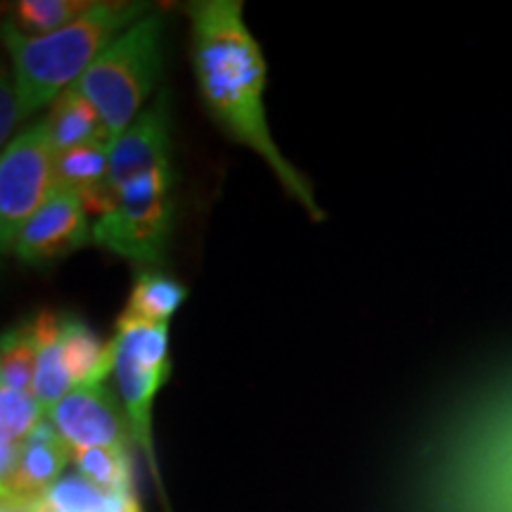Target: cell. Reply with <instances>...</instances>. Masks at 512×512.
<instances>
[{"instance_id": "cell-1", "label": "cell", "mask_w": 512, "mask_h": 512, "mask_svg": "<svg viewBox=\"0 0 512 512\" xmlns=\"http://www.w3.org/2000/svg\"><path fill=\"white\" fill-rule=\"evenodd\" d=\"M190 19V67L204 110L226 136L261 157L275 181L313 221L325 211L309 178L283 155L266 114L268 64L245 22L242 0H195Z\"/></svg>"}, {"instance_id": "cell-2", "label": "cell", "mask_w": 512, "mask_h": 512, "mask_svg": "<svg viewBox=\"0 0 512 512\" xmlns=\"http://www.w3.org/2000/svg\"><path fill=\"white\" fill-rule=\"evenodd\" d=\"M140 0H95L81 19L46 36H27L3 22V43L10 55L22 119L50 107L64 91L76 86L119 34L150 15Z\"/></svg>"}, {"instance_id": "cell-3", "label": "cell", "mask_w": 512, "mask_h": 512, "mask_svg": "<svg viewBox=\"0 0 512 512\" xmlns=\"http://www.w3.org/2000/svg\"><path fill=\"white\" fill-rule=\"evenodd\" d=\"M164 67V17L152 10L102 50L79 91L93 102L110 128L112 143L150 105Z\"/></svg>"}, {"instance_id": "cell-4", "label": "cell", "mask_w": 512, "mask_h": 512, "mask_svg": "<svg viewBox=\"0 0 512 512\" xmlns=\"http://www.w3.org/2000/svg\"><path fill=\"white\" fill-rule=\"evenodd\" d=\"M176 223V171L159 169L112 192V207L93 221V245L128 264L164 261Z\"/></svg>"}, {"instance_id": "cell-5", "label": "cell", "mask_w": 512, "mask_h": 512, "mask_svg": "<svg viewBox=\"0 0 512 512\" xmlns=\"http://www.w3.org/2000/svg\"><path fill=\"white\" fill-rule=\"evenodd\" d=\"M112 339L114 351H117L112 375L126 420L131 425L133 444L143 451L147 467L159 484L162 477H159L155 453L152 413H155L159 389L171 375L169 325L119 316ZM159 489H162V484H159Z\"/></svg>"}, {"instance_id": "cell-6", "label": "cell", "mask_w": 512, "mask_h": 512, "mask_svg": "<svg viewBox=\"0 0 512 512\" xmlns=\"http://www.w3.org/2000/svg\"><path fill=\"white\" fill-rule=\"evenodd\" d=\"M55 150L46 124L19 131L0 157V247L8 254L19 230L53 195Z\"/></svg>"}, {"instance_id": "cell-7", "label": "cell", "mask_w": 512, "mask_h": 512, "mask_svg": "<svg viewBox=\"0 0 512 512\" xmlns=\"http://www.w3.org/2000/svg\"><path fill=\"white\" fill-rule=\"evenodd\" d=\"M93 245V221L86 204L72 192L53 190L46 204L19 230L10 256L31 268H46Z\"/></svg>"}, {"instance_id": "cell-8", "label": "cell", "mask_w": 512, "mask_h": 512, "mask_svg": "<svg viewBox=\"0 0 512 512\" xmlns=\"http://www.w3.org/2000/svg\"><path fill=\"white\" fill-rule=\"evenodd\" d=\"M48 420L74 453L86 448L131 451V425L119 394H114L107 384L74 387L53 408Z\"/></svg>"}, {"instance_id": "cell-9", "label": "cell", "mask_w": 512, "mask_h": 512, "mask_svg": "<svg viewBox=\"0 0 512 512\" xmlns=\"http://www.w3.org/2000/svg\"><path fill=\"white\" fill-rule=\"evenodd\" d=\"M171 93L152 98L140 117L126 128L110 147V195L121 185L152 174L174 169V136H171Z\"/></svg>"}, {"instance_id": "cell-10", "label": "cell", "mask_w": 512, "mask_h": 512, "mask_svg": "<svg viewBox=\"0 0 512 512\" xmlns=\"http://www.w3.org/2000/svg\"><path fill=\"white\" fill-rule=\"evenodd\" d=\"M67 463H74V451L60 437L53 422L43 420L24 441L15 472L8 482H3V501L41 505L64 477L62 472Z\"/></svg>"}, {"instance_id": "cell-11", "label": "cell", "mask_w": 512, "mask_h": 512, "mask_svg": "<svg viewBox=\"0 0 512 512\" xmlns=\"http://www.w3.org/2000/svg\"><path fill=\"white\" fill-rule=\"evenodd\" d=\"M110 147V143H95L55 152V190L79 195L83 204H86L88 214H91V209H98L100 216L112 207Z\"/></svg>"}, {"instance_id": "cell-12", "label": "cell", "mask_w": 512, "mask_h": 512, "mask_svg": "<svg viewBox=\"0 0 512 512\" xmlns=\"http://www.w3.org/2000/svg\"><path fill=\"white\" fill-rule=\"evenodd\" d=\"M62 358L74 387L105 384L114 373V339H102L74 313H62Z\"/></svg>"}, {"instance_id": "cell-13", "label": "cell", "mask_w": 512, "mask_h": 512, "mask_svg": "<svg viewBox=\"0 0 512 512\" xmlns=\"http://www.w3.org/2000/svg\"><path fill=\"white\" fill-rule=\"evenodd\" d=\"M43 124H46L48 138L55 152L95 143L112 145L110 128H107L105 119L95 110L93 102L79 91V86L64 91L50 105L48 117L43 119Z\"/></svg>"}, {"instance_id": "cell-14", "label": "cell", "mask_w": 512, "mask_h": 512, "mask_svg": "<svg viewBox=\"0 0 512 512\" xmlns=\"http://www.w3.org/2000/svg\"><path fill=\"white\" fill-rule=\"evenodd\" d=\"M34 332L38 347L34 396L48 418L57 403L74 389L62 358V313H38L34 318Z\"/></svg>"}, {"instance_id": "cell-15", "label": "cell", "mask_w": 512, "mask_h": 512, "mask_svg": "<svg viewBox=\"0 0 512 512\" xmlns=\"http://www.w3.org/2000/svg\"><path fill=\"white\" fill-rule=\"evenodd\" d=\"M185 299H188V290L176 278L159 271H140L133 280L121 316L169 325Z\"/></svg>"}, {"instance_id": "cell-16", "label": "cell", "mask_w": 512, "mask_h": 512, "mask_svg": "<svg viewBox=\"0 0 512 512\" xmlns=\"http://www.w3.org/2000/svg\"><path fill=\"white\" fill-rule=\"evenodd\" d=\"M43 512H140L136 494H114L81 475H67L41 503Z\"/></svg>"}, {"instance_id": "cell-17", "label": "cell", "mask_w": 512, "mask_h": 512, "mask_svg": "<svg viewBox=\"0 0 512 512\" xmlns=\"http://www.w3.org/2000/svg\"><path fill=\"white\" fill-rule=\"evenodd\" d=\"M95 0H17L5 3V22L27 36H46L86 15Z\"/></svg>"}, {"instance_id": "cell-18", "label": "cell", "mask_w": 512, "mask_h": 512, "mask_svg": "<svg viewBox=\"0 0 512 512\" xmlns=\"http://www.w3.org/2000/svg\"><path fill=\"white\" fill-rule=\"evenodd\" d=\"M36 363L38 347L34 318H31L3 332V342H0V389L34 394Z\"/></svg>"}, {"instance_id": "cell-19", "label": "cell", "mask_w": 512, "mask_h": 512, "mask_svg": "<svg viewBox=\"0 0 512 512\" xmlns=\"http://www.w3.org/2000/svg\"><path fill=\"white\" fill-rule=\"evenodd\" d=\"M74 465L81 477L114 494H136L133 486L131 451L121 448H86L74 453Z\"/></svg>"}, {"instance_id": "cell-20", "label": "cell", "mask_w": 512, "mask_h": 512, "mask_svg": "<svg viewBox=\"0 0 512 512\" xmlns=\"http://www.w3.org/2000/svg\"><path fill=\"white\" fill-rule=\"evenodd\" d=\"M46 418L34 394L0 389V444L24 446Z\"/></svg>"}, {"instance_id": "cell-21", "label": "cell", "mask_w": 512, "mask_h": 512, "mask_svg": "<svg viewBox=\"0 0 512 512\" xmlns=\"http://www.w3.org/2000/svg\"><path fill=\"white\" fill-rule=\"evenodd\" d=\"M22 110H19V98L15 91V81L8 69H3V79H0V143L10 145L15 138L17 126L22 124Z\"/></svg>"}]
</instances>
